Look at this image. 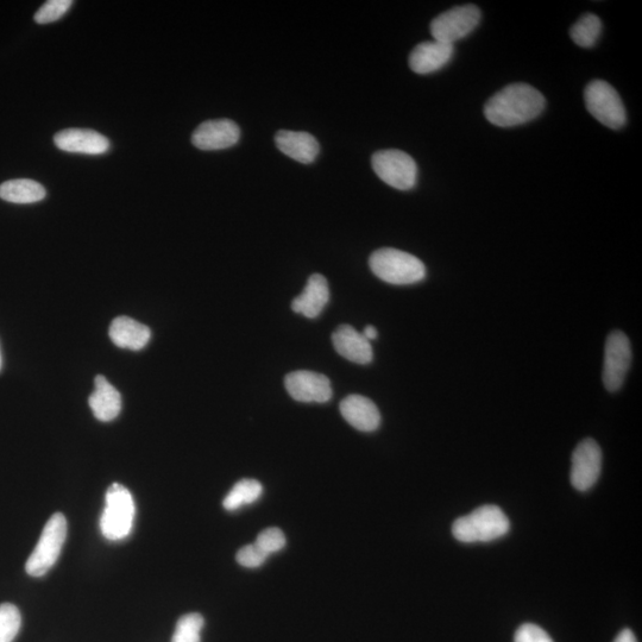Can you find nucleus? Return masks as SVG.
I'll return each instance as SVG.
<instances>
[{"label":"nucleus","mask_w":642,"mask_h":642,"mask_svg":"<svg viewBox=\"0 0 642 642\" xmlns=\"http://www.w3.org/2000/svg\"><path fill=\"white\" fill-rule=\"evenodd\" d=\"M545 109V98L527 84L509 85L484 106V116L496 127L512 128L533 121Z\"/></svg>","instance_id":"nucleus-1"},{"label":"nucleus","mask_w":642,"mask_h":642,"mask_svg":"<svg viewBox=\"0 0 642 642\" xmlns=\"http://www.w3.org/2000/svg\"><path fill=\"white\" fill-rule=\"evenodd\" d=\"M509 528H511V522L502 509L487 505L453 522L452 534L458 541L465 544L489 543L505 537Z\"/></svg>","instance_id":"nucleus-2"},{"label":"nucleus","mask_w":642,"mask_h":642,"mask_svg":"<svg viewBox=\"0 0 642 642\" xmlns=\"http://www.w3.org/2000/svg\"><path fill=\"white\" fill-rule=\"evenodd\" d=\"M369 266L377 278L390 285H414L426 276L425 264L418 257L398 249L376 250L370 256Z\"/></svg>","instance_id":"nucleus-3"},{"label":"nucleus","mask_w":642,"mask_h":642,"mask_svg":"<svg viewBox=\"0 0 642 642\" xmlns=\"http://www.w3.org/2000/svg\"><path fill=\"white\" fill-rule=\"evenodd\" d=\"M136 507L127 488L113 483L107 489L105 508L100 518V530L107 540L118 541L128 537L134 526Z\"/></svg>","instance_id":"nucleus-4"},{"label":"nucleus","mask_w":642,"mask_h":642,"mask_svg":"<svg viewBox=\"0 0 642 642\" xmlns=\"http://www.w3.org/2000/svg\"><path fill=\"white\" fill-rule=\"evenodd\" d=\"M67 537V520L56 513L44 526L39 543L31 553L25 571L31 577H42L53 568L61 555Z\"/></svg>","instance_id":"nucleus-5"},{"label":"nucleus","mask_w":642,"mask_h":642,"mask_svg":"<svg viewBox=\"0 0 642 642\" xmlns=\"http://www.w3.org/2000/svg\"><path fill=\"white\" fill-rule=\"evenodd\" d=\"M584 100L590 115L607 128L619 130L625 127L627 122L625 105L619 93L606 81H591L585 88Z\"/></svg>","instance_id":"nucleus-6"},{"label":"nucleus","mask_w":642,"mask_h":642,"mask_svg":"<svg viewBox=\"0 0 642 642\" xmlns=\"http://www.w3.org/2000/svg\"><path fill=\"white\" fill-rule=\"evenodd\" d=\"M371 165L376 175L396 190H412L417 184V163L404 151L396 149L377 151L371 159Z\"/></svg>","instance_id":"nucleus-7"},{"label":"nucleus","mask_w":642,"mask_h":642,"mask_svg":"<svg viewBox=\"0 0 642 642\" xmlns=\"http://www.w3.org/2000/svg\"><path fill=\"white\" fill-rule=\"evenodd\" d=\"M480 21L481 10L476 5L456 6L434 18L431 34L434 41L453 44L471 34Z\"/></svg>","instance_id":"nucleus-8"},{"label":"nucleus","mask_w":642,"mask_h":642,"mask_svg":"<svg viewBox=\"0 0 642 642\" xmlns=\"http://www.w3.org/2000/svg\"><path fill=\"white\" fill-rule=\"evenodd\" d=\"M632 363L631 342L625 333L616 330L610 333L604 350L602 379L609 392H618L625 383Z\"/></svg>","instance_id":"nucleus-9"},{"label":"nucleus","mask_w":642,"mask_h":642,"mask_svg":"<svg viewBox=\"0 0 642 642\" xmlns=\"http://www.w3.org/2000/svg\"><path fill=\"white\" fill-rule=\"evenodd\" d=\"M602 451L594 439L579 443L572 455L570 480L578 492H587L595 486L601 475Z\"/></svg>","instance_id":"nucleus-10"},{"label":"nucleus","mask_w":642,"mask_h":642,"mask_svg":"<svg viewBox=\"0 0 642 642\" xmlns=\"http://www.w3.org/2000/svg\"><path fill=\"white\" fill-rule=\"evenodd\" d=\"M285 385L291 398L304 404H326L333 394L330 380L314 371H294L286 376Z\"/></svg>","instance_id":"nucleus-11"},{"label":"nucleus","mask_w":642,"mask_h":642,"mask_svg":"<svg viewBox=\"0 0 642 642\" xmlns=\"http://www.w3.org/2000/svg\"><path fill=\"white\" fill-rule=\"evenodd\" d=\"M241 137V130L230 119H213L200 124L193 132L192 143L200 150H222L234 147Z\"/></svg>","instance_id":"nucleus-12"},{"label":"nucleus","mask_w":642,"mask_h":642,"mask_svg":"<svg viewBox=\"0 0 642 642\" xmlns=\"http://www.w3.org/2000/svg\"><path fill=\"white\" fill-rule=\"evenodd\" d=\"M55 146L67 153L103 155L110 149V142L99 132L90 129H66L54 137Z\"/></svg>","instance_id":"nucleus-13"},{"label":"nucleus","mask_w":642,"mask_h":642,"mask_svg":"<svg viewBox=\"0 0 642 642\" xmlns=\"http://www.w3.org/2000/svg\"><path fill=\"white\" fill-rule=\"evenodd\" d=\"M453 52V44L439 41L420 43L409 55V67L417 74L437 72L449 64Z\"/></svg>","instance_id":"nucleus-14"},{"label":"nucleus","mask_w":642,"mask_h":642,"mask_svg":"<svg viewBox=\"0 0 642 642\" xmlns=\"http://www.w3.org/2000/svg\"><path fill=\"white\" fill-rule=\"evenodd\" d=\"M332 342L339 355L352 363L369 364L373 362V346L363 333L358 332L350 325L339 326L333 332Z\"/></svg>","instance_id":"nucleus-15"},{"label":"nucleus","mask_w":642,"mask_h":642,"mask_svg":"<svg viewBox=\"0 0 642 642\" xmlns=\"http://www.w3.org/2000/svg\"><path fill=\"white\" fill-rule=\"evenodd\" d=\"M339 409L343 418L358 431L374 432L381 425L379 408L365 396H346Z\"/></svg>","instance_id":"nucleus-16"},{"label":"nucleus","mask_w":642,"mask_h":642,"mask_svg":"<svg viewBox=\"0 0 642 642\" xmlns=\"http://www.w3.org/2000/svg\"><path fill=\"white\" fill-rule=\"evenodd\" d=\"M330 301L329 283L325 276L313 274L298 298L292 302V310L308 319H316Z\"/></svg>","instance_id":"nucleus-17"},{"label":"nucleus","mask_w":642,"mask_h":642,"mask_svg":"<svg viewBox=\"0 0 642 642\" xmlns=\"http://www.w3.org/2000/svg\"><path fill=\"white\" fill-rule=\"evenodd\" d=\"M275 142L283 154L304 165L314 162L320 151L316 138L307 132L281 130L276 134Z\"/></svg>","instance_id":"nucleus-18"},{"label":"nucleus","mask_w":642,"mask_h":642,"mask_svg":"<svg viewBox=\"0 0 642 642\" xmlns=\"http://www.w3.org/2000/svg\"><path fill=\"white\" fill-rule=\"evenodd\" d=\"M94 387L96 388L88 399L94 417L103 423L115 420L122 411L121 393L103 375L96 377Z\"/></svg>","instance_id":"nucleus-19"},{"label":"nucleus","mask_w":642,"mask_h":642,"mask_svg":"<svg viewBox=\"0 0 642 642\" xmlns=\"http://www.w3.org/2000/svg\"><path fill=\"white\" fill-rule=\"evenodd\" d=\"M109 336L113 344L121 349L140 351L148 345L151 331L148 326L129 317H118L112 321Z\"/></svg>","instance_id":"nucleus-20"},{"label":"nucleus","mask_w":642,"mask_h":642,"mask_svg":"<svg viewBox=\"0 0 642 642\" xmlns=\"http://www.w3.org/2000/svg\"><path fill=\"white\" fill-rule=\"evenodd\" d=\"M44 187L34 180L17 179L0 185V199L12 204H35L46 198Z\"/></svg>","instance_id":"nucleus-21"},{"label":"nucleus","mask_w":642,"mask_h":642,"mask_svg":"<svg viewBox=\"0 0 642 642\" xmlns=\"http://www.w3.org/2000/svg\"><path fill=\"white\" fill-rule=\"evenodd\" d=\"M262 493L263 487L260 482L245 478V480L237 482L230 493L226 495L223 506L226 511H238L239 508L255 503L260 499Z\"/></svg>","instance_id":"nucleus-22"},{"label":"nucleus","mask_w":642,"mask_h":642,"mask_svg":"<svg viewBox=\"0 0 642 642\" xmlns=\"http://www.w3.org/2000/svg\"><path fill=\"white\" fill-rule=\"evenodd\" d=\"M602 23L599 17L587 14L579 18L570 30L571 39L579 47H594L601 35Z\"/></svg>","instance_id":"nucleus-23"},{"label":"nucleus","mask_w":642,"mask_h":642,"mask_svg":"<svg viewBox=\"0 0 642 642\" xmlns=\"http://www.w3.org/2000/svg\"><path fill=\"white\" fill-rule=\"evenodd\" d=\"M204 625V618L198 613L182 616L176 623L172 642H201L200 633Z\"/></svg>","instance_id":"nucleus-24"},{"label":"nucleus","mask_w":642,"mask_h":642,"mask_svg":"<svg viewBox=\"0 0 642 642\" xmlns=\"http://www.w3.org/2000/svg\"><path fill=\"white\" fill-rule=\"evenodd\" d=\"M22 616L14 604H0V642H12L20 632Z\"/></svg>","instance_id":"nucleus-25"},{"label":"nucleus","mask_w":642,"mask_h":642,"mask_svg":"<svg viewBox=\"0 0 642 642\" xmlns=\"http://www.w3.org/2000/svg\"><path fill=\"white\" fill-rule=\"evenodd\" d=\"M72 5V0H49V2L42 5L41 9L36 12L34 20L39 24L59 21L60 18L64 17L66 12L71 9Z\"/></svg>","instance_id":"nucleus-26"},{"label":"nucleus","mask_w":642,"mask_h":642,"mask_svg":"<svg viewBox=\"0 0 642 642\" xmlns=\"http://www.w3.org/2000/svg\"><path fill=\"white\" fill-rule=\"evenodd\" d=\"M255 544L269 557L285 549L286 537L279 528H268L258 535Z\"/></svg>","instance_id":"nucleus-27"},{"label":"nucleus","mask_w":642,"mask_h":642,"mask_svg":"<svg viewBox=\"0 0 642 642\" xmlns=\"http://www.w3.org/2000/svg\"><path fill=\"white\" fill-rule=\"evenodd\" d=\"M236 558L238 564L243 568L257 569L266 563L268 556L254 543L239 550Z\"/></svg>","instance_id":"nucleus-28"},{"label":"nucleus","mask_w":642,"mask_h":642,"mask_svg":"<svg viewBox=\"0 0 642 642\" xmlns=\"http://www.w3.org/2000/svg\"><path fill=\"white\" fill-rule=\"evenodd\" d=\"M514 642H553L543 628L533 623H525L515 633Z\"/></svg>","instance_id":"nucleus-29"},{"label":"nucleus","mask_w":642,"mask_h":642,"mask_svg":"<svg viewBox=\"0 0 642 642\" xmlns=\"http://www.w3.org/2000/svg\"><path fill=\"white\" fill-rule=\"evenodd\" d=\"M614 642H638L637 638H635L634 633L631 631V629H623V631L616 637Z\"/></svg>","instance_id":"nucleus-30"},{"label":"nucleus","mask_w":642,"mask_h":642,"mask_svg":"<svg viewBox=\"0 0 642 642\" xmlns=\"http://www.w3.org/2000/svg\"><path fill=\"white\" fill-rule=\"evenodd\" d=\"M363 336L368 339V341H375L377 337H379V332H377L375 326H367L365 327L363 331Z\"/></svg>","instance_id":"nucleus-31"},{"label":"nucleus","mask_w":642,"mask_h":642,"mask_svg":"<svg viewBox=\"0 0 642 642\" xmlns=\"http://www.w3.org/2000/svg\"><path fill=\"white\" fill-rule=\"evenodd\" d=\"M3 368V357H2V351H0V370Z\"/></svg>","instance_id":"nucleus-32"}]
</instances>
